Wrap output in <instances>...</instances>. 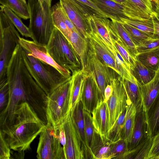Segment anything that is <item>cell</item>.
<instances>
[{
	"label": "cell",
	"instance_id": "40",
	"mask_svg": "<svg viewBox=\"0 0 159 159\" xmlns=\"http://www.w3.org/2000/svg\"><path fill=\"white\" fill-rule=\"evenodd\" d=\"M0 132V159H10L11 149L3 133Z\"/></svg>",
	"mask_w": 159,
	"mask_h": 159
},
{
	"label": "cell",
	"instance_id": "19",
	"mask_svg": "<svg viewBox=\"0 0 159 159\" xmlns=\"http://www.w3.org/2000/svg\"><path fill=\"white\" fill-rule=\"evenodd\" d=\"M84 109L81 102H78L70 111V115L82 142L86 159H93L91 152L88 147L85 137Z\"/></svg>",
	"mask_w": 159,
	"mask_h": 159
},
{
	"label": "cell",
	"instance_id": "11",
	"mask_svg": "<svg viewBox=\"0 0 159 159\" xmlns=\"http://www.w3.org/2000/svg\"><path fill=\"white\" fill-rule=\"evenodd\" d=\"M91 0L111 20L114 19L121 22V19L124 18L148 21L152 18L112 0Z\"/></svg>",
	"mask_w": 159,
	"mask_h": 159
},
{
	"label": "cell",
	"instance_id": "22",
	"mask_svg": "<svg viewBox=\"0 0 159 159\" xmlns=\"http://www.w3.org/2000/svg\"><path fill=\"white\" fill-rule=\"evenodd\" d=\"M89 20L91 26L96 30L113 51V43L111 39V34L113 26L112 21L107 18L97 16H92Z\"/></svg>",
	"mask_w": 159,
	"mask_h": 159
},
{
	"label": "cell",
	"instance_id": "38",
	"mask_svg": "<svg viewBox=\"0 0 159 159\" xmlns=\"http://www.w3.org/2000/svg\"><path fill=\"white\" fill-rule=\"evenodd\" d=\"M127 145V143L122 139L114 143L107 155L106 159H120L128 151Z\"/></svg>",
	"mask_w": 159,
	"mask_h": 159
},
{
	"label": "cell",
	"instance_id": "33",
	"mask_svg": "<svg viewBox=\"0 0 159 159\" xmlns=\"http://www.w3.org/2000/svg\"><path fill=\"white\" fill-rule=\"evenodd\" d=\"M126 110L123 112L109 131L106 137L112 143H115L122 139L125 125Z\"/></svg>",
	"mask_w": 159,
	"mask_h": 159
},
{
	"label": "cell",
	"instance_id": "28",
	"mask_svg": "<svg viewBox=\"0 0 159 159\" xmlns=\"http://www.w3.org/2000/svg\"><path fill=\"white\" fill-rule=\"evenodd\" d=\"M115 31L118 37L130 53L135 58L138 53L137 47L134 44L122 22L111 19Z\"/></svg>",
	"mask_w": 159,
	"mask_h": 159
},
{
	"label": "cell",
	"instance_id": "4",
	"mask_svg": "<svg viewBox=\"0 0 159 159\" xmlns=\"http://www.w3.org/2000/svg\"><path fill=\"white\" fill-rule=\"evenodd\" d=\"M71 79L72 75L47 96V124L56 127L62 123L70 114L71 107Z\"/></svg>",
	"mask_w": 159,
	"mask_h": 159
},
{
	"label": "cell",
	"instance_id": "16",
	"mask_svg": "<svg viewBox=\"0 0 159 159\" xmlns=\"http://www.w3.org/2000/svg\"><path fill=\"white\" fill-rule=\"evenodd\" d=\"M51 16L54 27L61 32L68 41L72 32H79L59 2L51 8Z\"/></svg>",
	"mask_w": 159,
	"mask_h": 159
},
{
	"label": "cell",
	"instance_id": "50",
	"mask_svg": "<svg viewBox=\"0 0 159 159\" xmlns=\"http://www.w3.org/2000/svg\"><path fill=\"white\" fill-rule=\"evenodd\" d=\"M40 4L41 7L44 10V6L47 3L48 5L50 7H51V3L52 0H38Z\"/></svg>",
	"mask_w": 159,
	"mask_h": 159
},
{
	"label": "cell",
	"instance_id": "52",
	"mask_svg": "<svg viewBox=\"0 0 159 159\" xmlns=\"http://www.w3.org/2000/svg\"><path fill=\"white\" fill-rule=\"evenodd\" d=\"M154 3L159 6V0H152Z\"/></svg>",
	"mask_w": 159,
	"mask_h": 159
},
{
	"label": "cell",
	"instance_id": "51",
	"mask_svg": "<svg viewBox=\"0 0 159 159\" xmlns=\"http://www.w3.org/2000/svg\"><path fill=\"white\" fill-rule=\"evenodd\" d=\"M154 7L153 9L155 12L156 13L157 16L159 19V6L154 3Z\"/></svg>",
	"mask_w": 159,
	"mask_h": 159
},
{
	"label": "cell",
	"instance_id": "20",
	"mask_svg": "<svg viewBox=\"0 0 159 159\" xmlns=\"http://www.w3.org/2000/svg\"><path fill=\"white\" fill-rule=\"evenodd\" d=\"M68 41L78 56L81 65V70L87 72V61L89 45L87 39L79 32H72Z\"/></svg>",
	"mask_w": 159,
	"mask_h": 159
},
{
	"label": "cell",
	"instance_id": "26",
	"mask_svg": "<svg viewBox=\"0 0 159 159\" xmlns=\"http://www.w3.org/2000/svg\"><path fill=\"white\" fill-rule=\"evenodd\" d=\"M135 59L148 69L157 72L159 69V48L139 53Z\"/></svg>",
	"mask_w": 159,
	"mask_h": 159
},
{
	"label": "cell",
	"instance_id": "23",
	"mask_svg": "<svg viewBox=\"0 0 159 159\" xmlns=\"http://www.w3.org/2000/svg\"><path fill=\"white\" fill-rule=\"evenodd\" d=\"M114 143L108 140L106 136L101 135L95 129L91 147L93 159H106Z\"/></svg>",
	"mask_w": 159,
	"mask_h": 159
},
{
	"label": "cell",
	"instance_id": "39",
	"mask_svg": "<svg viewBox=\"0 0 159 159\" xmlns=\"http://www.w3.org/2000/svg\"><path fill=\"white\" fill-rule=\"evenodd\" d=\"M137 7L143 14L151 18L156 14L154 10L152 0H127Z\"/></svg>",
	"mask_w": 159,
	"mask_h": 159
},
{
	"label": "cell",
	"instance_id": "3",
	"mask_svg": "<svg viewBox=\"0 0 159 159\" xmlns=\"http://www.w3.org/2000/svg\"><path fill=\"white\" fill-rule=\"evenodd\" d=\"M87 39L89 48L96 53L107 67L115 71L122 78L138 83L126 61L120 59L98 32L92 27L91 30L88 35Z\"/></svg>",
	"mask_w": 159,
	"mask_h": 159
},
{
	"label": "cell",
	"instance_id": "31",
	"mask_svg": "<svg viewBox=\"0 0 159 159\" xmlns=\"http://www.w3.org/2000/svg\"><path fill=\"white\" fill-rule=\"evenodd\" d=\"M131 71L139 85L145 84L151 81L154 77L156 72L148 69L137 60Z\"/></svg>",
	"mask_w": 159,
	"mask_h": 159
},
{
	"label": "cell",
	"instance_id": "44",
	"mask_svg": "<svg viewBox=\"0 0 159 159\" xmlns=\"http://www.w3.org/2000/svg\"><path fill=\"white\" fill-rule=\"evenodd\" d=\"M153 138L148 137L146 141L135 159H147L152 147Z\"/></svg>",
	"mask_w": 159,
	"mask_h": 159
},
{
	"label": "cell",
	"instance_id": "15",
	"mask_svg": "<svg viewBox=\"0 0 159 159\" xmlns=\"http://www.w3.org/2000/svg\"><path fill=\"white\" fill-rule=\"evenodd\" d=\"M80 101L84 110L91 114L101 101L100 92L96 79L90 71L88 73Z\"/></svg>",
	"mask_w": 159,
	"mask_h": 159
},
{
	"label": "cell",
	"instance_id": "5",
	"mask_svg": "<svg viewBox=\"0 0 159 159\" xmlns=\"http://www.w3.org/2000/svg\"><path fill=\"white\" fill-rule=\"evenodd\" d=\"M30 20L29 26L32 39L35 43L46 45L55 27L51 16V7L47 3L43 10L38 0H28Z\"/></svg>",
	"mask_w": 159,
	"mask_h": 159
},
{
	"label": "cell",
	"instance_id": "12",
	"mask_svg": "<svg viewBox=\"0 0 159 159\" xmlns=\"http://www.w3.org/2000/svg\"><path fill=\"white\" fill-rule=\"evenodd\" d=\"M61 124L66 136L65 159H85L82 142L70 113Z\"/></svg>",
	"mask_w": 159,
	"mask_h": 159
},
{
	"label": "cell",
	"instance_id": "30",
	"mask_svg": "<svg viewBox=\"0 0 159 159\" xmlns=\"http://www.w3.org/2000/svg\"><path fill=\"white\" fill-rule=\"evenodd\" d=\"M0 3L7 7L20 18H30L29 6L25 0H0Z\"/></svg>",
	"mask_w": 159,
	"mask_h": 159
},
{
	"label": "cell",
	"instance_id": "21",
	"mask_svg": "<svg viewBox=\"0 0 159 159\" xmlns=\"http://www.w3.org/2000/svg\"><path fill=\"white\" fill-rule=\"evenodd\" d=\"M139 87L142 104L146 114L159 94V69L151 81Z\"/></svg>",
	"mask_w": 159,
	"mask_h": 159
},
{
	"label": "cell",
	"instance_id": "29",
	"mask_svg": "<svg viewBox=\"0 0 159 159\" xmlns=\"http://www.w3.org/2000/svg\"><path fill=\"white\" fill-rule=\"evenodd\" d=\"M122 81L128 99L134 105L136 109L140 107L142 104L141 91L138 84L123 78Z\"/></svg>",
	"mask_w": 159,
	"mask_h": 159
},
{
	"label": "cell",
	"instance_id": "1",
	"mask_svg": "<svg viewBox=\"0 0 159 159\" xmlns=\"http://www.w3.org/2000/svg\"><path fill=\"white\" fill-rule=\"evenodd\" d=\"M46 125L28 103L25 102L19 104L13 124L0 131L11 149L23 153L30 148L31 143Z\"/></svg>",
	"mask_w": 159,
	"mask_h": 159
},
{
	"label": "cell",
	"instance_id": "14",
	"mask_svg": "<svg viewBox=\"0 0 159 159\" xmlns=\"http://www.w3.org/2000/svg\"><path fill=\"white\" fill-rule=\"evenodd\" d=\"M19 43L30 55L54 66L66 77L71 76L70 70L60 66L55 62L48 52L46 45L21 37L19 40Z\"/></svg>",
	"mask_w": 159,
	"mask_h": 159
},
{
	"label": "cell",
	"instance_id": "17",
	"mask_svg": "<svg viewBox=\"0 0 159 159\" xmlns=\"http://www.w3.org/2000/svg\"><path fill=\"white\" fill-rule=\"evenodd\" d=\"M93 123L96 130L106 136L110 129V115L106 102L100 101L92 113Z\"/></svg>",
	"mask_w": 159,
	"mask_h": 159
},
{
	"label": "cell",
	"instance_id": "2",
	"mask_svg": "<svg viewBox=\"0 0 159 159\" xmlns=\"http://www.w3.org/2000/svg\"><path fill=\"white\" fill-rule=\"evenodd\" d=\"M22 54L30 73L47 96L71 77H66L55 67L30 55L22 48Z\"/></svg>",
	"mask_w": 159,
	"mask_h": 159
},
{
	"label": "cell",
	"instance_id": "9",
	"mask_svg": "<svg viewBox=\"0 0 159 159\" xmlns=\"http://www.w3.org/2000/svg\"><path fill=\"white\" fill-rule=\"evenodd\" d=\"M70 19L79 33L87 39L88 35L91 30L89 19L97 15L87 7L80 5L74 0H59Z\"/></svg>",
	"mask_w": 159,
	"mask_h": 159
},
{
	"label": "cell",
	"instance_id": "41",
	"mask_svg": "<svg viewBox=\"0 0 159 159\" xmlns=\"http://www.w3.org/2000/svg\"><path fill=\"white\" fill-rule=\"evenodd\" d=\"M9 87L7 82L3 85L0 86V109L2 111L7 106L8 96Z\"/></svg>",
	"mask_w": 159,
	"mask_h": 159
},
{
	"label": "cell",
	"instance_id": "46",
	"mask_svg": "<svg viewBox=\"0 0 159 159\" xmlns=\"http://www.w3.org/2000/svg\"><path fill=\"white\" fill-rule=\"evenodd\" d=\"M93 9L101 17L109 18V17L94 3L91 0H77Z\"/></svg>",
	"mask_w": 159,
	"mask_h": 159
},
{
	"label": "cell",
	"instance_id": "49",
	"mask_svg": "<svg viewBox=\"0 0 159 159\" xmlns=\"http://www.w3.org/2000/svg\"><path fill=\"white\" fill-rule=\"evenodd\" d=\"M113 91V89L112 86L110 84H108L106 88L104 91V101L107 102L111 96Z\"/></svg>",
	"mask_w": 159,
	"mask_h": 159
},
{
	"label": "cell",
	"instance_id": "32",
	"mask_svg": "<svg viewBox=\"0 0 159 159\" xmlns=\"http://www.w3.org/2000/svg\"><path fill=\"white\" fill-rule=\"evenodd\" d=\"M0 7V10L8 17L20 34L23 36L32 39V35L29 27L23 23L20 18L7 6L1 5Z\"/></svg>",
	"mask_w": 159,
	"mask_h": 159
},
{
	"label": "cell",
	"instance_id": "25",
	"mask_svg": "<svg viewBox=\"0 0 159 159\" xmlns=\"http://www.w3.org/2000/svg\"><path fill=\"white\" fill-rule=\"evenodd\" d=\"M145 116L147 136L153 138L159 132V94Z\"/></svg>",
	"mask_w": 159,
	"mask_h": 159
},
{
	"label": "cell",
	"instance_id": "13",
	"mask_svg": "<svg viewBox=\"0 0 159 159\" xmlns=\"http://www.w3.org/2000/svg\"><path fill=\"white\" fill-rule=\"evenodd\" d=\"M108 68L89 47L87 72H92L96 79L100 92L101 101H104L105 89L110 84L111 72Z\"/></svg>",
	"mask_w": 159,
	"mask_h": 159
},
{
	"label": "cell",
	"instance_id": "45",
	"mask_svg": "<svg viewBox=\"0 0 159 159\" xmlns=\"http://www.w3.org/2000/svg\"><path fill=\"white\" fill-rule=\"evenodd\" d=\"M146 139L133 149L127 151L120 159H135L144 144Z\"/></svg>",
	"mask_w": 159,
	"mask_h": 159
},
{
	"label": "cell",
	"instance_id": "18",
	"mask_svg": "<svg viewBox=\"0 0 159 159\" xmlns=\"http://www.w3.org/2000/svg\"><path fill=\"white\" fill-rule=\"evenodd\" d=\"M148 137L145 113L142 105L136 109L134 127L131 141L128 144V151L137 146Z\"/></svg>",
	"mask_w": 159,
	"mask_h": 159
},
{
	"label": "cell",
	"instance_id": "36",
	"mask_svg": "<svg viewBox=\"0 0 159 159\" xmlns=\"http://www.w3.org/2000/svg\"><path fill=\"white\" fill-rule=\"evenodd\" d=\"M121 22L129 25L146 33L151 37L154 31L153 24L152 18L148 21L136 20L129 19L121 18Z\"/></svg>",
	"mask_w": 159,
	"mask_h": 159
},
{
	"label": "cell",
	"instance_id": "10",
	"mask_svg": "<svg viewBox=\"0 0 159 159\" xmlns=\"http://www.w3.org/2000/svg\"><path fill=\"white\" fill-rule=\"evenodd\" d=\"M122 80L119 75L116 76L115 72L112 71L110 84L113 91L106 102L109 113L110 129L120 115L126 110L128 98Z\"/></svg>",
	"mask_w": 159,
	"mask_h": 159
},
{
	"label": "cell",
	"instance_id": "27",
	"mask_svg": "<svg viewBox=\"0 0 159 159\" xmlns=\"http://www.w3.org/2000/svg\"><path fill=\"white\" fill-rule=\"evenodd\" d=\"M136 109L134 105L128 99L126 114L122 139L128 144L131 141L134 125Z\"/></svg>",
	"mask_w": 159,
	"mask_h": 159
},
{
	"label": "cell",
	"instance_id": "43",
	"mask_svg": "<svg viewBox=\"0 0 159 159\" xmlns=\"http://www.w3.org/2000/svg\"><path fill=\"white\" fill-rule=\"evenodd\" d=\"M159 48V39L152 38L147 40L143 44L137 47L138 53Z\"/></svg>",
	"mask_w": 159,
	"mask_h": 159
},
{
	"label": "cell",
	"instance_id": "24",
	"mask_svg": "<svg viewBox=\"0 0 159 159\" xmlns=\"http://www.w3.org/2000/svg\"><path fill=\"white\" fill-rule=\"evenodd\" d=\"M88 73L81 70L72 73L71 88L72 110L76 104L80 101Z\"/></svg>",
	"mask_w": 159,
	"mask_h": 159
},
{
	"label": "cell",
	"instance_id": "47",
	"mask_svg": "<svg viewBox=\"0 0 159 159\" xmlns=\"http://www.w3.org/2000/svg\"><path fill=\"white\" fill-rule=\"evenodd\" d=\"M152 18L154 28L152 38L159 39V19L157 16L156 13L153 15Z\"/></svg>",
	"mask_w": 159,
	"mask_h": 159
},
{
	"label": "cell",
	"instance_id": "7",
	"mask_svg": "<svg viewBox=\"0 0 159 159\" xmlns=\"http://www.w3.org/2000/svg\"><path fill=\"white\" fill-rule=\"evenodd\" d=\"M46 47L50 56L60 66L68 69L72 73L81 70L80 60L70 44L55 27Z\"/></svg>",
	"mask_w": 159,
	"mask_h": 159
},
{
	"label": "cell",
	"instance_id": "34",
	"mask_svg": "<svg viewBox=\"0 0 159 159\" xmlns=\"http://www.w3.org/2000/svg\"><path fill=\"white\" fill-rule=\"evenodd\" d=\"M112 33L111 35V39L114 44L128 64L131 70L135 65L136 60L135 57L130 53L117 36L115 30Z\"/></svg>",
	"mask_w": 159,
	"mask_h": 159
},
{
	"label": "cell",
	"instance_id": "35",
	"mask_svg": "<svg viewBox=\"0 0 159 159\" xmlns=\"http://www.w3.org/2000/svg\"><path fill=\"white\" fill-rule=\"evenodd\" d=\"M123 25L133 42L137 47L143 44L152 37L143 32L127 24L122 23Z\"/></svg>",
	"mask_w": 159,
	"mask_h": 159
},
{
	"label": "cell",
	"instance_id": "6",
	"mask_svg": "<svg viewBox=\"0 0 159 159\" xmlns=\"http://www.w3.org/2000/svg\"><path fill=\"white\" fill-rule=\"evenodd\" d=\"M14 25L0 10V86L7 81V68L20 37Z\"/></svg>",
	"mask_w": 159,
	"mask_h": 159
},
{
	"label": "cell",
	"instance_id": "42",
	"mask_svg": "<svg viewBox=\"0 0 159 159\" xmlns=\"http://www.w3.org/2000/svg\"><path fill=\"white\" fill-rule=\"evenodd\" d=\"M147 159H159V132L153 137L152 147Z\"/></svg>",
	"mask_w": 159,
	"mask_h": 159
},
{
	"label": "cell",
	"instance_id": "8",
	"mask_svg": "<svg viewBox=\"0 0 159 159\" xmlns=\"http://www.w3.org/2000/svg\"><path fill=\"white\" fill-rule=\"evenodd\" d=\"M36 157L39 159H65L57 127L47 124L40 134Z\"/></svg>",
	"mask_w": 159,
	"mask_h": 159
},
{
	"label": "cell",
	"instance_id": "37",
	"mask_svg": "<svg viewBox=\"0 0 159 159\" xmlns=\"http://www.w3.org/2000/svg\"><path fill=\"white\" fill-rule=\"evenodd\" d=\"M84 114L86 142L88 147L91 152V147L94 137L95 129L93 123L92 114L84 110Z\"/></svg>",
	"mask_w": 159,
	"mask_h": 159
},
{
	"label": "cell",
	"instance_id": "48",
	"mask_svg": "<svg viewBox=\"0 0 159 159\" xmlns=\"http://www.w3.org/2000/svg\"><path fill=\"white\" fill-rule=\"evenodd\" d=\"M113 1L116 2L117 3H119L121 4L124 5L126 6H127L130 8H131L137 11H138L142 14H143L147 16L149 18H150L149 16H147L146 15L143 14L137 8V7H136L135 5L134 4L131 3V2H129L127 1V0H112Z\"/></svg>",
	"mask_w": 159,
	"mask_h": 159
}]
</instances>
